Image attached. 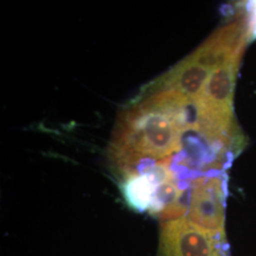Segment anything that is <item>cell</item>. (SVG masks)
I'll list each match as a JSON object with an SVG mask.
<instances>
[{"label": "cell", "mask_w": 256, "mask_h": 256, "mask_svg": "<svg viewBox=\"0 0 256 256\" xmlns=\"http://www.w3.org/2000/svg\"><path fill=\"white\" fill-rule=\"evenodd\" d=\"M192 102L180 92L162 90L126 110L120 118L110 154L122 172L135 170L146 158H171L192 130L187 108Z\"/></svg>", "instance_id": "cell-1"}, {"label": "cell", "mask_w": 256, "mask_h": 256, "mask_svg": "<svg viewBox=\"0 0 256 256\" xmlns=\"http://www.w3.org/2000/svg\"><path fill=\"white\" fill-rule=\"evenodd\" d=\"M243 52L239 50L216 68L210 74L200 96L192 102L196 114L200 119L221 126L234 122L232 98Z\"/></svg>", "instance_id": "cell-2"}, {"label": "cell", "mask_w": 256, "mask_h": 256, "mask_svg": "<svg viewBox=\"0 0 256 256\" xmlns=\"http://www.w3.org/2000/svg\"><path fill=\"white\" fill-rule=\"evenodd\" d=\"M226 182L218 173L192 178L186 212L189 222L208 232H224Z\"/></svg>", "instance_id": "cell-3"}, {"label": "cell", "mask_w": 256, "mask_h": 256, "mask_svg": "<svg viewBox=\"0 0 256 256\" xmlns=\"http://www.w3.org/2000/svg\"><path fill=\"white\" fill-rule=\"evenodd\" d=\"M214 70L200 63L191 55L165 74L160 82L164 90H174L182 93L192 102L198 99Z\"/></svg>", "instance_id": "cell-4"}]
</instances>
